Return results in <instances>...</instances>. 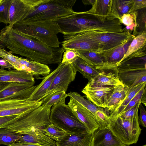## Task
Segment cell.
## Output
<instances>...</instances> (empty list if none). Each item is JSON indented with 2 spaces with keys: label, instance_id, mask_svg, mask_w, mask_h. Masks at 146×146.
<instances>
[{
  "label": "cell",
  "instance_id": "cell-1",
  "mask_svg": "<svg viewBox=\"0 0 146 146\" xmlns=\"http://www.w3.org/2000/svg\"><path fill=\"white\" fill-rule=\"evenodd\" d=\"M0 43L12 54L48 65L59 64L65 50L46 45L38 40L6 25L0 31Z\"/></svg>",
  "mask_w": 146,
  "mask_h": 146
},
{
  "label": "cell",
  "instance_id": "cell-2",
  "mask_svg": "<svg viewBox=\"0 0 146 146\" xmlns=\"http://www.w3.org/2000/svg\"><path fill=\"white\" fill-rule=\"evenodd\" d=\"M71 28L76 33L92 31L99 33L123 32L120 20L110 15L105 20L86 11L76 12L70 21Z\"/></svg>",
  "mask_w": 146,
  "mask_h": 146
},
{
  "label": "cell",
  "instance_id": "cell-3",
  "mask_svg": "<svg viewBox=\"0 0 146 146\" xmlns=\"http://www.w3.org/2000/svg\"><path fill=\"white\" fill-rule=\"evenodd\" d=\"M12 27L47 46L60 47V42L57 35L60 33V29L57 23L52 20L33 21L24 19L17 22Z\"/></svg>",
  "mask_w": 146,
  "mask_h": 146
},
{
  "label": "cell",
  "instance_id": "cell-4",
  "mask_svg": "<svg viewBox=\"0 0 146 146\" xmlns=\"http://www.w3.org/2000/svg\"><path fill=\"white\" fill-rule=\"evenodd\" d=\"M76 0H42L32 9L26 20H52L73 13Z\"/></svg>",
  "mask_w": 146,
  "mask_h": 146
},
{
  "label": "cell",
  "instance_id": "cell-5",
  "mask_svg": "<svg viewBox=\"0 0 146 146\" xmlns=\"http://www.w3.org/2000/svg\"><path fill=\"white\" fill-rule=\"evenodd\" d=\"M51 107L42 104L27 115L3 127L15 133L22 134L36 129H43L51 124Z\"/></svg>",
  "mask_w": 146,
  "mask_h": 146
},
{
  "label": "cell",
  "instance_id": "cell-6",
  "mask_svg": "<svg viewBox=\"0 0 146 146\" xmlns=\"http://www.w3.org/2000/svg\"><path fill=\"white\" fill-rule=\"evenodd\" d=\"M50 123L68 134H73L89 131L87 128L76 116L65 102L52 106L50 110Z\"/></svg>",
  "mask_w": 146,
  "mask_h": 146
},
{
  "label": "cell",
  "instance_id": "cell-7",
  "mask_svg": "<svg viewBox=\"0 0 146 146\" xmlns=\"http://www.w3.org/2000/svg\"><path fill=\"white\" fill-rule=\"evenodd\" d=\"M109 127L113 135L124 145L136 143L141 134L138 112L134 117L125 119L118 117L111 121Z\"/></svg>",
  "mask_w": 146,
  "mask_h": 146
},
{
  "label": "cell",
  "instance_id": "cell-8",
  "mask_svg": "<svg viewBox=\"0 0 146 146\" xmlns=\"http://www.w3.org/2000/svg\"><path fill=\"white\" fill-rule=\"evenodd\" d=\"M42 105L41 101L28 99L16 98L0 101V117L12 115H26Z\"/></svg>",
  "mask_w": 146,
  "mask_h": 146
},
{
  "label": "cell",
  "instance_id": "cell-9",
  "mask_svg": "<svg viewBox=\"0 0 146 146\" xmlns=\"http://www.w3.org/2000/svg\"><path fill=\"white\" fill-rule=\"evenodd\" d=\"M63 37L62 47L65 51L72 49L100 52L99 44L92 36L90 31L80 32Z\"/></svg>",
  "mask_w": 146,
  "mask_h": 146
},
{
  "label": "cell",
  "instance_id": "cell-10",
  "mask_svg": "<svg viewBox=\"0 0 146 146\" xmlns=\"http://www.w3.org/2000/svg\"><path fill=\"white\" fill-rule=\"evenodd\" d=\"M92 36L97 41L100 52L104 54L134 38L128 32L99 33L91 31Z\"/></svg>",
  "mask_w": 146,
  "mask_h": 146
},
{
  "label": "cell",
  "instance_id": "cell-11",
  "mask_svg": "<svg viewBox=\"0 0 146 146\" xmlns=\"http://www.w3.org/2000/svg\"><path fill=\"white\" fill-rule=\"evenodd\" d=\"M62 63V67L53 80L44 97L57 92H66L69 85L74 80L77 72L72 64Z\"/></svg>",
  "mask_w": 146,
  "mask_h": 146
},
{
  "label": "cell",
  "instance_id": "cell-12",
  "mask_svg": "<svg viewBox=\"0 0 146 146\" xmlns=\"http://www.w3.org/2000/svg\"><path fill=\"white\" fill-rule=\"evenodd\" d=\"M42 0H11L9 13V25L26 19L33 8Z\"/></svg>",
  "mask_w": 146,
  "mask_h": 146
},
{
  "label": "cell",
  "instance_id": "cell-13",
  "mask_svg": "<svg viewBox=\"0 0 146 146\" xmlns=\"http://www.w3.org/2000/svg\"><path fill=\"white\" fill-rule=\"evenodd\" d=\"M113 86H98L88 83L82 90L87 98L96 106L106 108L107 100L113 90Z\"/></svg>",
  "mask_w": 146,
  "mask_h": 146
},
{
  "label": "cell",
  "instance_id": "cell-14",
  "mask_svg": "<svg viewBox=\"0 0 146 146\" xmlns=\"http://www.w3.org/2000/svg\"><path fill=\"white\" fill-rule=\"evenodd\" d=\"M35 84L10 82L0 91V101L11 99H28L36 87Z\"/></svg>",
  "mask_w": 146,
  "mask_h": 146
},
{
  "label": "cell",
  "instance_id": "cell-15",
  "mask_svg": "<svg viewBox=\"0 0 146 146\" xmlns=\"http://www.w3.org/2000/svg\"><path fill=\"white\" fill-rule=\"evenodd\" d=\"M119 78L121 82L129 89L146 82V69H117Z\"/></svg>",
  "mask_w": 146,
  "mask_h": 146
},
{
  "label": "cell",
  "instance_id": "cell-16",
  "mask_svg": "<svg viewBox=\"0 0 146 146\" xmlns=\"http://www.w3.org/2000/svg\"><path fill=\"white\" fill-rule=\"evenodd\" d=\"M68 105L92 134L98 129L99 126L95 116L88 110L71 98Z\"/></svg>",
  "mask_w": 146,
  "mask_h": 146
},
{
  "label": "cell",
  "instance_id": "cell-17",
  "mask_svg": "<svg viewBox=\"0 0 146 146\" xmlns=\"http://www.w3.org/2000/svg\"><path fill=\"white\" fill-rule=\"evenodd\" d=\"M21 135L16 143L40 146H57V142L45 135L42 129H36Z\"/></svg>",
  "mask_w": 146,
  "mask_h": 146
},
{
  "label": "cell",
  "instance_id": "cell-18",
  "mask_svg": "<svg viewBox=\"0 0 146 146\" xmlns=\"http://www.w3.org/2000/svg\"><path fill=\"white\" fill-rule=\"evenodd\" d=\"M91 146H122L124 145L113 134L109 127L98 129L92 134Z\"/></svg>",
  "mask_w": 146,
  "mask_h": 146
},
{
  "label": "cell",
  "instance_id": "cell-19",
  "mask_svg": "<svg viewBox=\"0 0 146 146\" xmlns=\"http://www.w3.org/2000/svg\"><path fill=\"white\" fill-rule=\"evenodd\" d=\"M0 82L35 83L33 76L24 70L0 69Z\"/></svg>",
  "mask_w": 146,
  "mask_h": 146
},
{
  "label": "cell",
  "instance_id": "cell-20",
  "mask_svg": "<svg viewBox=\"0 0 146 146\" xmlns=\"http://www.w3.org/2000/svg\"><path fill=\"white\" fill-rule=\"evenodd\" d=\"M146 46L127 57L121 62L117 68L146 69Z\"/></svg>",
  "mask_w": 146,
  "mask_h": 146
},
{
  "label": "cell",
  "instance_id": "cell-21",
  "mask_svg": "<svg viewBox=\"0 0 146 146\" xmlns=\"http://www.w3.org/2000/svg\"><path fill=\"white\" fill-rule=\"evenodd\" d=\"M88 83L91 85L101 87H115L122 84L119 78L117 68L101 70L100 74Z\"/></svg>",
  "mask_w": 146,
  "mask_h": 146
},
{
  "label": "cell",
  "instance_id": "cell-22",
  "mask_svg": "<svg viewBox=\"0 0 146 146\" xmlns=\"http://www.w3.org/2000/svg\"><path fill=\"white\" fill-rule=\"evenodd\" d=\"M62 65V63L61 62L56 69L43 78L40 83L36 86L33 92L28 98L29 100L32 101H40L44 98L53 80L59 72Z\"/></svg>",
  "mask_w": 146,
  "mask_h": 146
},
{
  "label": "cell",
  "instance_id": "cell-23",
  "mask_svg": "<svg viewBox=\"0 0 146 146\" xmlns=\"http://www.w3.org/2000/svg\"><path fill=\"white\" fill-rule=\"evenodd\" d=\"M92 134L89 131L66 134L57 142V146H91Z\"/></svg>",
  "mask_w": 146,
  "mask_h": 146
},
{
  "label": "cell",
  "instance_id": "cell-24",
  "mask_svg": "<svg viewBox=\"0 0 146 146\" xmlns=\"http://www.w3.org/2000/svg\"><path fill=\"white\" fill-rule=\"evenodd\" d=\"M134 38H131L126 42L103 54L106 56L107 62L105 66L102 70L113 69L117 67Z\"/></svg>",
  "mask_w": 146,
  "mask_h": 146
},
{
  "label": "cell",
  "instance_id": "cell-25",
  "mask_svg": "<svg viewBox=\"0 0 146 146\" xmlns=\"http://www.w3.org/2000/svg\"><path fill=\"white\" fill-rule=\"evenodd\" d=\"M129 88L123 84L114 87L106 104V108L111 112L118 108L123 103L127 96Z\"/></svg>",
  "mask_w": 146,
  "mask_h": 146
},
{
  "label": "cell",
  "instance_id": "cell-26",
  "mask_svg": "<svg viewBox=\"0 0 146 146\" xmlns=\"http://www.w3.org/2000/svg\"><path fill=\"white\" fill-rule=\"evenodd\" d=\"M80 57L96 69L102 70L105 66L107 60L106 56L100 52L75 50Z\"/></svg>",
  "mask_w": 146,
  "mask_h": 146
},
{
  "label": "cell",
  "instance_id": "cell-27",
  "mask_svg": "<svg viewBox=\"0 0 146 146\" xmlns=\"http://www.w3.org/2000/svg\"><path fill=\"white\" fill-rule=\"evenodd\" d=\"M77 72L81 73L90 82L99 75L101 70L91 65L83 60L78 57L72 64Z\"/></svg>",
  "mask_w": 146,
  "mask_h": 146
},
{
  "label": "cell",
  "instance_id": "cell-28",
  "mask_svg": "<svg viewBox=\"0 0 146 146\" xmlns=\"http://www.w3.org/2000/svg\"><path fill=\"white\" fill-rule=\"evenodd\" d=\"M133 4V0H112L110 15L120 20L124 14L131 12Z\"/></svg>",
  "mask_w": 146,
  "mask_h": 146
},
{
  "label": "cell",
  "instance_id": "cell-29",
  "mask_svg": "<svg viewBox=\"0 0 146 146\" xmlns=\"http://www.w3.org/2000/svg\"><path fill=\"white\" fill-rule=\"evenodd\" d=\"M112 0H96L92 8L86 12L106 20L110 15Z\"/></svg>",
  "mask_w": 146,
  "mask_h": 146
},
{
  "label": "cell",
  "instance_id": "cell-30",
  "mask_svg": "<svg viewBox=\"0 0 146 146\" xmlns=\"http://www.w3.org/2000/svg\"><path fill=\"white\" fill-rule=\"evenodd\" d=\"M146 82L142 83L133 88L129 89L127 96L122 104L117 109L110 112L109 116L110 121L117 118L119 115L124 108L135 95L143 87L146 86Z\"/></svg>",
  "mask_w": 146,
  "mask_h": 146
},
{
  "label": "cell",
  "instance_id": "cell-31",
  "mask_svg": "<svg viewBox=\"0 0 146 146\" xmlns=\"http://www.w3.org/2000/svg\"><path fill=\"white\" fill-rule=\"evenodd\" d=\"M135 11L136 13V25L132 35L135 37L143 33L146 32V7Z\"/></svg>",
  "mask_w": 146,
  "mask_h": 146
},
{
  "label": "cell",
  "instance_id": "cell-32",
  "mask_svg": "<svg viewBox=\"0 0 146 146\" xmlns=\"http://www.w3.org/2000/svg\"><path fill=\"white\" fill-rule=\"evenodd\" d=\"M146 32L143 33L135 37L130 44L120 63L127 57L142 48L146 46Z\"/></svg>",
  "mask_w": 146,
  "mask_h": 146
},
{
  "label": "cell",
  "instance_id": "cell-33",
  "mask_svg": "<svg viewBox=\"0 0 146 146\" xmlns=\"http://www.w3.org/2000/svg\"><path fill=\"white\" fill-rule=\"evenodd\" d=\"M68 96L65 91H58L47 95L40 101L42 104L51 107L59 103L65 102Z\"/></svg>",
  "mask_w": 146,
  "mask_h": 146
},
{
  "label": "cell",
  "instance_id": "cell-34",
  "mask_svg": "<svg viewBox=\"0 0 146 146\" xmlns=\"http://www.w3.org/2000/svg\"><path fill=\"white\" fill-rule=\"evenodd\" d=\"M67 94L70 98L74 100L95 116L96 112L99 108L91 102L76 92H70Z\"/></svg>",
  "mask_w": 146,
  "mask_h": 146
},
{
  "label": "cell",
  "instance_id": "cell-35",
  "mask_svg": "<svg viewBox=\"0 0 146 146\" xmlns=\"http://www.w3.org/2000/svg\"><path fill=\"white\" fill-rule=\"evenodd\" d=\"M21 135L5 128L0 129V145L7 146L16 142L19 140Z\"/></svg>",
  "mask_w": 146,
  "mask_h": 146
},
{
  "label": "cell",
  "instance_id": "cell-36",
  "mask_svg": "<svg viewBox=\"0 0 146 146\" xmlns=\"http://www.w3.org/2000/svg\"><path fill=\"white\" fill-rule=\"evenodd\" d=\"M42 131L47 136L56 142L61 139L67 133L52 123L42 129Z\"/></svg>",
  "mask_w": 146,
  "mask_h": 146
},
{
  "label": "cell",
  "instance_id": "cell-37",
  "mask_svg": "<svg viewBox=\"0 0 146 146\" xmlns=\"http://www.w3.org/2000/svg\"><path fill=\"white\" fill-rule=\"evenodd\" d=\"M99 129H104L110 127L111 122L109 116L106 112L102 109L99 108L95 116Z\"/></svg>",
  "mask_w": 146,
  "mask_h": 146
},
{
  "label": "cell",
  "instance_id": "cell-38",
  "mask_svg": "<svg viewBox=\"0 0 146 146\" xmlns=\"http://www.w3.org/2000/svg\"><path fill=\"white\" fill-rule=\"evenodd\" d=\"M0 57L11 64L15 69L22 70V66L16 58V56L0 47Z\"/></svg>",
  "mask_w": 146,
  "mask_h": 146
},
{
  "label": "cell",
  "instance_id": "cell-39",
  "mask_svg": "<svg viewBox=\"0 0 146 146\" xmlns=\"http://www.w3.org/2000/svg\"><path fill=\"white\" fill-rule=\"evenodd\" d=\"M11 0H4L0 5V23L9 24V10Z\"/></svg>",
  "mask_w": 146,
  "mask_h": 146
},
{
  "label": "cell",
  "instance_id": "cell-40",
  "mask_svg": "<svg viewBox=\"0 0 146 146\" xmlns=\"http://www.w3.org/2000/svg\"><path fill=\"white\" fill-rule=\"evenodd\" d=\"M78 57V54L75 50H66L63 53L61 62L66 64H72Z\"/></svg>",
  "mask_w": 146,
  "mask_h": 146
},
{
  "label": "cell",
  "instance_id": "cell-41",
  "mask_svg": "<svg viewBox=\"0 0 146 146\" xmlns=\"http://www.w3.org/2000/svg\"><path fill=\"white\" fill-rule=\"evenodd\" d=\"M140 103L137 104L127 111L121 114L118 117H119L125 119H131L133 118L138 112L139 105Z\"/></svg>",
  "mask_w": 146,
  "mask_h": 146
},
{
  "label": "cell",
  "instance_id": "cell-42",
  "mask_svg": "<svg viewBox=\"0 0 146 146\" xmlns=\"http://www.w3.org/2000/svg\"><path fill=\"white\" fill-rule=\"evenodd\" d=\"M136 13L135 11H133L129 14H124L121 17L120 21L126 26H129L135 22Z\"/></svg>",
  "mask_w": 146,
  "mask_h": 146
},
{
  "label": "cell",
  "instance_id": "cell-43",
  "mask_svg": "<svg viewBox=\"0 0 146 146\" xmlns=\"http://www.w3.org/2000/svg\"><path fill=\"white\" fill-rule=\"evenodd\" d=\"M25 115H15L0 117V129Z\"/></svg>",
  "mask_w": 146,
  "mask_h": 146
},
{
  "label": "cell",
  "instance_id": "cell-44",
  "mask_svg": "<svg viewBox=\"0 0 146 146\" xmlns=\"http://www.w3.org/2000/svg\"><path fill=\"white\" fill-rule=\"evenodd\" d=\"M139 109L140 111L139 116H138V120L139 125L143 127H146V112L144 108L141 103L139 104Z\"/></svg>",
  "mask_w": 146,
  "mask_h": 146
},
{
  "label": "cell",
  "instance_id": "cell-45",
  "mask_svg": "<svg viewBox=\"0 0 146 146\" xmlns=\"http://www.w3.org/2000/svg\"><path fill=\"white\" fill-rule=\"evenodd\" d=\"M146 7V0H133L131 12L135 11Z\"/></svg>",
  "mask_w": 146,
  "mask_h": 146
},
{
  "label": "cell",
  "instance_id": "cell-46",
  "mask_svg": "<svg viewBox=\"0 0 146 146\" xmlns=\"http://www.w3.org/2000/svg\"><path fill=\"white\" fill-rule=\"evenodd\" d=\"M0 66L1 69L7 68L8 70H10L11 68H14L11 64L3 59L0 60Z\"/></svg>",
  "mask_w": 146,
  "mask_h": 146
},
{
  "label": "cell",
  "instance_id": "cell-47",
  "mask_svg": "<svg viewBox=\"0 0 146 146\" xmlns=\"http://www.w3.org/2000/svg\"><path fill=\"white\" fill-rule=\"evenodd\" d=\"M8 146H40L31 144H23L17 143H14Z\"/></svg>",
  "mask_w": 146,
  "mask_h": 146
},
{
  "label": "cell",
  "instance_id": "cell-48",
  "mask_svg": "<svg viewBox=\"0 0 146 146\" xmlns=\"http://www.w3.org/2000/svg\"><path fill=\"white\" fill-rule=\"evenodd\" d=\"M96 0H82V2L84 5H91L92 6L94 4Z\"/></svg>",
  "mask_w": 146,
  "mask_h": 146
},
{
  "label": "cell",
  "instance_id": "cell-49",
  "mask_svg": "<svg viewBox=\"0 0 146 146\" xmlns=\"http://www.w3.org/2000/svg\"><path fill=\"white\" fill-rule=\"evenodd\" d=\"M140 102L146 106V90L145 91L140 101Z\"/></svg>",
  "mask_w": 146,
  "mask_h": 146
},
{
  "label": "cell",
  "instance_id": "cell-50",
  "mask_svg": "<svg viewBox=\"0 0 146 146\" xmlns=\"http://www.w3.org/2000/svg\"><path fill=\"white\" fill-rule=\"evenodd\" d=\"M9 83L0 82V91L5 88L8 85Z\"/></svg>",
  "mask_w": 146,
  "mask_h": 146
},
{
  "label": "cell",
  "instance_id": "cell-51",
  "mask_svg": "<svg viewBox=\"0 0 146 146\" xmlns=\"http://www.w3.org/2000/svg\"><path fill=\"white\" fill-rule=\"evenodd\" d=\"M3 1L4 0H0V5L2 3Z\"/></svg>",
  "mask_w": 146,
  "mask_h": 146
},
{
  "label": "cell",
  "instance_id": "cell-52",
  "mask_svg": "<svg viewBox=\"0 0 146 146\" xmlns=\"http://www.w3.org/2000/svg\"><path fill=\"white\" fill-rule=\"evenodd\" d=\"M4 46H3V45H2L0 43V47L2 48H3V47H4Z\"/></svg>",
  "mask_w": 146,
  "mask_h": 146
},
{
  "label": "cell",
  "instance_id": "cell-53",
  "mask_svg": "<svg viewBox=\"0 0 146 146\" xmlns=\"http://www.w3.org/2000/svg\"><path fill=\"white\" fill-rule=\"evenodd\" d=\"M127 146V145H123V146Z\"/></svg>",
  "mask_w": 146,
  "mask_h": 146
},
{
  "label": "cell",
  "instance_id": "cell-54",
  "mask_svg": "<svg viewBox=\"0 0 146 146\" xmlns=\"http://www.w3.org/2000/svg\"><path fill=\"white\" fill-rule=\"evenodd\" d=\"M142 146H146V145H143Z\"/></svg>",
  "mask_w": 146,
  "mask_h": 146
}]
</instances>
